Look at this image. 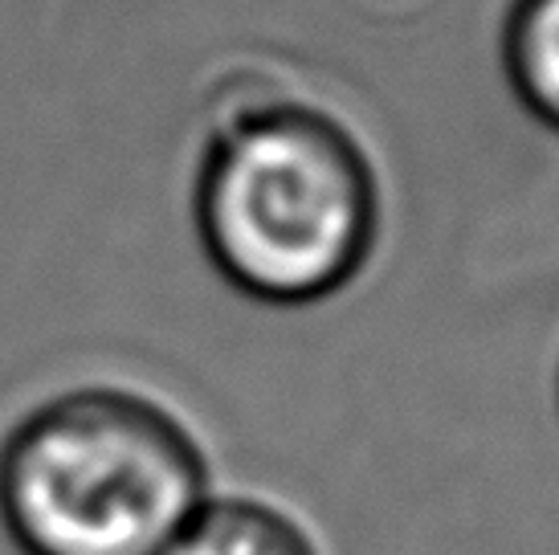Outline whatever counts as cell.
<instances>
[{
  "instance_id": "cell-1",
  "label": "cell",
  "mask_w": 559,
  "mask_h": 555,
  "mask_svg": "<svg viewBox=\"0 0 559 555\" xmlns=\"http://www.w3.org/2000/svg\"><path fill=\"white\" fill-rule=\"evenodd\" d=\"M204 258L234 291L307 307L352 286L380 237V180L331 115L270 86H234L209 110L192 180Z\"/></svg>"
},
{
  "instance_id": "cell-4",
  "label": "cell",
  "mask_w": 559,
  "mask_h": 555,
  "mask_svg": "<svg viewBox=\"0 0 559 555\" xmlns=\"http://www.w3.org/2000/svg\"><path fill=\"white\" fill-rule=\"evenodd\" d=\"M502 70L531 119L559 135V0H514L502 21Z\"/></svg>"
},
{
  "instance_id": "cell-2",
  "label": "cell",
  "mask_w": 559,
  "mask_h": 555,
  "mask_svg": "<svg viewBox=\"0 0 559 555\" xmlns=\"http://www.w3.org/2000/svg\"><path fill=\"white\" fill-rule=\"evenodd\" d=\"M209 498L201 441L131 388L58 392L0 441V523L21 555H159Z\"/></svg>"
},
{
  "instance_id": "cell-3",
  "label": "cell",
  "mask_w": 559,
  "mask_h": 555,
  "mask_svg": "<svg viewBox=\"0 0 559 555\" xmlns=\"http://www.w3.org/2000/svg\"><path fill=\"white\" fill-rule=\"evenodd\" d=\"M159 555H319L311 531L262 498H209Z\"/></svg>"
}]
</instances>
